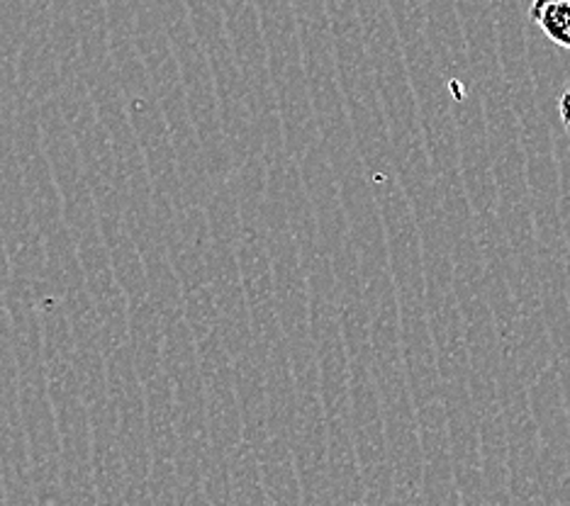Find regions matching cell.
<instances>
[{"mask_svg": "<svg viewBox=\"0 0 570 506\" xmlns=\"http://www.w3.org/2000/svg\"><path fill=\"white\" fill-rule=\"evenodd\" d=\"M529 18L553 44L570 51V0H534Z\"/></svg>", "mask_w": 570, "mask_h": 506, "instance_id": "cell-1", "label": "cell"}, {"mask_svg": "<svg viewBox=\"0 0 570 506\" xmlns=\"http://www.w3.org/2000/svg\"><path fill=\"white\" fill-rule=\"evenodd\" d=\"M559 112H561V122L566 127V132L570 135V86L563 90V96L559 100Z\"/></svg>", "mask_w": 570, "mask_h": 506, "instance_id": "cell-2", "label": "cell"}]
</instances>
